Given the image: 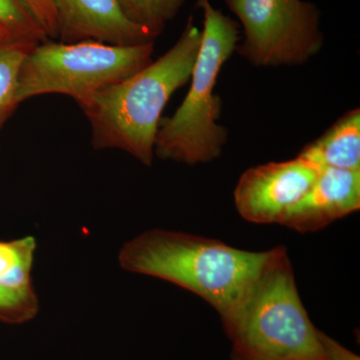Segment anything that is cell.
I'll return each mask as SVG.
<instances>
[{
    "label": "cell",
    "instance_id": "obj_7",
    "mask_svg": "<svg viewBox=\"0 0 360 360\" xmlns=\"http://www.w3.org/2000/svg\"><path fill=\"white\" fill-rule=\"evenodd\" d=\"M319 169L298 156L251 167L236 184V210L251 224H279L291 206L309 191Z\"/></svg>",
    "mask_w": 360,
    "mask_h": 360
},
{
    "label": "cell",
    "instance_id": "obj_10",
    "mask_svg": "<svg viewBox=\"0 0 360 360\" xmlns=\"http://www.w3.org/2000/svg\"><path fill=\"white\" fill-rule=\"evenodd\" d=\"M298 158L319 168L360 170V111H348Z\"/></svg>",
    "mask_w": 360,
    "mask_h": 360
},
{
    "label": "cell",
    "instance_id": "obj_8",
    "mask_svg": "<svg viewBox=\"0 0 360 360\" xmlns=\"http://www.w3.org/2000/svg\"><path fill=\"white\" fill-rule=\"evenodd\" d=\"M60 42L96 41L117 46L155 42L156 37L129 20L117 0H52Z\"/></svg>",
    "mask_w": 360,
    "mask_h": 360
},
{
    "label": "cell",
    "instance_id": "obj_12",
    "mask_svg": "<svg viewBox=\"0 0 360 360\" xmlns=\"http://www.w3.org/2000/svg\"><path fill=\"white\" fill-rule=\"evenodd\" d=\"M39 42L0 39V132L18 108V77L23 61Z\"/></svg>",
    "mask_w": 360,
    "mask_h": 360
},
{
    "label": "cell",
    "instance_id": "obj_5",
    "mask_svg": "<svg viewBox=\"0 0 360 360\" xmlns=\"http://www.w3.org/2000/svg\"><path fill=\"white\" fill-rule=\"evenodd\" d=\"M155 42L117 46L96 41L65 44L46 39L26 56L16 101L63 94L82 108L105 87L122 82L153 61Z\"/></svg>",
    "mask_w": 360,
    "mask_h": 360
},
{
    "label": "cell",
    "instance_id": "obj_14",
    "mask_svg": "<svg viewBox=\"0 0 360 360\" xmlns=\"http://www.w3.org/2000/svg\"><path fill=\"white\" fill-rule=\"evenodd\" d=\"M0 39L35 42L49 39L20 0H0Z\"/></svg>",
    "mask_w": 360,
    "mask_h": 360
},
{
    "label": "cell",
    "instance_id": "obj_1",
    "mask_svg": "<svg viewBox=\"0 0 360 360\" xmlns=\"http://www.w3.org/2000/svg\"><path fill=\"white\" fill-rule=\"evenodd\" d=\"M239 250L219 239L184 232L153 229L120 250V266L132 274L155 277L191 291L229 319L272 255Z\"/></svg>",
    "mask_w": 360,
    "mask_h": 360
},
{
    "label": "cell",
    "instance_id": "obj_16",
    "mask_svg": "<svg viewBox=\"0 0 360 360\" xmlns=\"http://www.w3.org/2000/svg\"><path fill=\"white\" fill-rule=\"evenodd\" d=\"M49 39L58 37V21L52 0H20Z\"/></svg>",
    "mask_w": 360,
    "mask_h": 360
},
{
    "label": "cell",
    "instance_id": "obj_4",
    "mask_svg": "<svg viewBox=\"0 0 360 360\" xmlns=\"http://www.w3.org/2000/svg\"><path fill=\"white\" fill-rule=\"evenodd\" d=\"M233 354L265 360H324L319 329L310 321L283 246L222 321Z\"/></svg>",
    "mask_w": 360,
    "mask_h": 360
},
{
    "label": "cell",
    "instance_id": "obj_11",
    "mask_svg": "<svg viewBox=\"0 0 360 360\" xmlns=\"http://www.w3.org/2000/svg\"><path fill=\"white\" fill-rule=\"evenodd\" d=\"M35 250L37 241L32 236L0 241V284L20 292H35L32 281Z\"/></svg>",
    "mask_w": 360,
    "mask_h": 360
},
{
    "label": "cell",
    "instance_id": "obj_13",
    "mask_svg": "<svg viewBox=\"0 0 360 360\" xmlns=\"http://www.w3.org/2000/svg\"><path fill=\"white\" fill-rule=\"evenodd\" d=\"M123 13L158 37L174 20L186 0H117Z\"/></svg>",
    "mask_w": 360,
    "mask_h": 360
},
{
    "label": "cell",
    "instance_id": "obj_17",
    "mask_svg": "<svg viewBox=\"0 0 360 360\" xmlns=\"http://www.w3.org/2000/svg\"><path fill=\"white\" fill-rule=\"evenodd\" d=\"M324 360H360L359 355L342 347L340 343L319 330Z\"/></svg>",
    "mask_w": 360,
    "mask_h": 360
},
{
    "label": "cell",
    "instance_id": "obj_18",
    "mask_svg": "<svg viewBox=\"0 0 360 360\" xmlns=\"http://www.w3.org/2000/svg\"><path fill=\"white\" fill-rule=\"evenodd\" d=\"M232 360H265L260 359H253V357L243 356V355H238L233 354L232 355Z\"/></svg>",
    "mask_w": 360,
    "mask_h": 360
},
{
    "label": "cell",
    "instance_id": "obj_9",
    "mask_svg": "<svg viewBox=\"0 0 360 360\" xmlns=\"http://www.w3.org/2000/svg\"><path fill=\"white\" fill-rule=\"evenodd\" d=\"M360 208V170L326 167L281 224L302 233L321 231Z\"/></svg>",
    "mask_w": 360,
    "mask_h": 360
},
{
    "label": "cell",
    "instance_id": "obj_3",
    "mask_svg": "<svg viewBox=\"0 0 360 360\" xmlns=\"http://www.w3.org/2000/svg\"><path fill=\"white\" fill-rule=\"evenodd\" d=\"M196 6L202 11L203 30L191 87L174 115L161 118L155 143L160 160L191 165L217 160L229 139L226 129L217 123L222 101L214 89L240 39L238 23L210 0H198Z\"/></svg>",
    "mask_w": 360,
    "mask_h": 360
},
{
    "label": "cell",
    "instance_id": "obj_15",
    "mask_svg": "<svg viewBox=\"0 0 360 360\" xmlns=\"http://www.w3.org/2000/svg\"><path fill=\"white\" fill-rule=\"evenodd\" d=\"M39 307L35 292H20L0 284V321L18 324L32 321Z\"/></svg>",
    "mask_w": 360,
    "mask_h": 360
},
{
    "label": "cell",
    "instance_id": "obj_2",
    "mask_svg": "<svg viewBox=\"0 0 360 360\" xmlns=\"http://www.w3.org/2000/svg\"><path fill=\"white\" fill-rule=\"evenodd\" d=\"M200 44L201 30L189 18L179 40L158 60L82 105L94 148L120 149L150 167L162 111L172 94L191 80Z\"/></svg>",
    "mask_w": 360,
    "mask_h": 360
},
{
    "label": "cell",
    "instance_id": "obj_6",
    "mask_svg": "<svg viewBox=\"0 0 360 360\" xmlns=\"http://www.w3.org/2000/svg\"><path fill=\"white\" fill-rule=\"evenodd\" d=\"M243 26L236 51L258 68L300 65L321 51V13L304 0H225Z\"/></svg>",
    "mask_w": 360,
    "mask_h": 360
}]
</instances>
